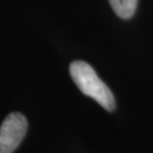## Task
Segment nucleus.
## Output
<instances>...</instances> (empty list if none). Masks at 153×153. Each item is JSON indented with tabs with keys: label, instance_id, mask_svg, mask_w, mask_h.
Returning <instances> with one entry per match:
<instances>
[{
	"label": "nucleus",
	"instance_id": "7ed1b4c3",
	"mask_svg": "<svg viewBox=\"0 0 153 153\" xmlns=\"http://www.w3.org/2000/svg\"><path fill=\"white\" fill-rule=\"evenodd\" d=\"M109 4L117 16L128 19L135 14L137 0H109Z\"/></svg>",
	"mask_w": 153,
	"mask_h": 153
},
{
	"label": "nucleus",
	"instance_id": "f03ea898",
	"mask_svg": "<svg viewBox=\"0 0 153 153\" xmlns=\"http://www.w3.org/2000/svg\"><path fill=\"white\" fill-rule=\"evenodd\" d=\"M27 131V120L19 112L8 115L0 126V153H13Z\"/></svg>",
	"mask_w": 153,
	"mask_h": 153
},
{
	"label": "nucleus",
	"instance_id": "f257e3e1",
	"mask_svg": "<svg viewBox=\"0 0 153 153\" xmlns=\"http://www.w3.org/2000/svg\"><path fill=\"white\" fill-rule=\"evenodd\" d=\"M69 73L79 91L95 100L107 111L116 108V101L110 88L104 84L98 74L88 62L76 60L69 66Z\"/></svg>",
	"mask_w": 153,
	"mask_h": 153
}]
</instances>
